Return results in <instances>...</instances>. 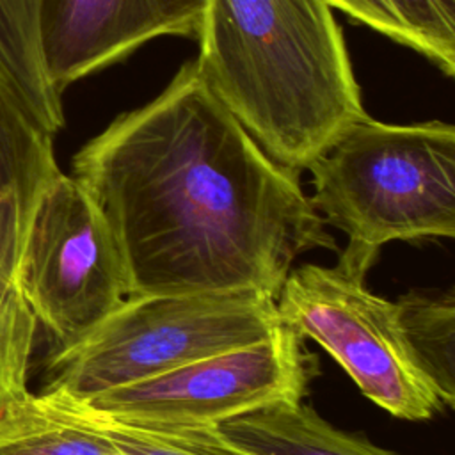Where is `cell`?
<instances>
[{"label": "cell", "mask_w": 455, "mask_h": 455, "mask_svg": "<svg viewBox=\"0 0 455 455\" xmlns=\"http://www.w3.org/2000/svg\"><path fill=\"white\" fill-rule=\"evenodd\" d=\"M12 279L55 347L80 339L128 299L112 233L73 176L60 172L39 197Z\"/></svg>", "instance_id": "cell-7"}, {"label": "cell", "mask_w": 455, "mask_h": 455, "mask_svg": "<svg viewBox=\"0 0 455 455\" xmlns=\"http://www.w3.org/2000/svg\"><path fill=\"white\" fill-rule=\"evenodd\" d=\"M402 331L446 409L455 405V297L411 290L398 297Z\"/></svg>", "instance_id": "cell-14"}, {"label": "cell", "mask_w": 455, "mask_h": 455, "mask_svg": "<svg viewBox=\"0 0 455 455\" xmlns=\"http://www.w3.org/2000/svg\"><path fill=\"white\" fill-rule=\"evenodd\" d=\"M313 208L348 236L339 261L368 274L384 243L455 236V128L350 124L307 167Z\"/></svg>", "instance_id": "cell-3"}, {"label": "cell", "mask_w": 455, "mask_h": 455, "mask_svg": "<svg viewBox=\"0 0 455 455\" xmlns=\"http://www.w3.org/2000/svg\"><path fill=\"white\" fill-rule=\"evenodd\" d=\"M206 0H41L39 30L57 92L158 36L196 39Z\"/></svg>", "instance_id": "cell-8"}, {"label": "cell", "mask_w": 455, "mask_h": 455, "mask_svg": "<svg viewBox=\"0 0 455 455\" xmlns=\"http://www.w3.org/2000/svg\"><path fill=\"white\" fill-rule=\"evenodd\" d=\"M196 39L204 84L290 171L368 116L325 0H206Z\"/></svg>", "instance_id": "cell-2"}, {"label": "cell", "mask_w": 455, "mask_h": 455, "mask_svg": "<svg viewBox=\"0 0 455 455\" xmlns=\"http://www.w3.org/2000/svg\"><path fill=\"white\" fill-rule=\"evenodd\" d=\"M37 320L12 277L0 274V430L25 407Z\"/></svg>", "instance_id": "cell-15"}, {"label": "cell", "mask_w": 455, "mask_h": 455, "mask_svg": "<svg viewBox=\"0 0 455 455\" xmlns=\"http://www.w3.org/2000/svg\"><path fill=\"white\" fill-rule=\"evenodd\" d=\"M213 428L229 444L254 455H396L361 434L332 427L302 402L252 411Z\"/></svg>", "instance_id": "cell-10"}, {"label": "cell", "mask_w": 455, "mask_h": 455, "mask_svg": "<svg viewBox=\"0 0 455 455\" xmlns=\"http://www.w3.org/2000/svg\"><path fill=\"white\" fill-rule=\"evenodd\" d=\"M275 309L281 323L316 341L380 409L407 421L443 412L439 389L412 352L396 304L366 286V274L338 263L290 270Z\"/></svg>", "instance_id": "cell-5"}, {"label": "cell", "mask_w": 455, "mask_h": 455, "mask_svg": "<svg viewBox=\"0 0 455 455\" xmlns=\"http://www.w3.org/2000/svg\"><path fill=\"white\" fill-rule=\"evenodd\" d=\"M71 171L112 233L128 297L275 299L302 252L338 251L299 172L258 146L194 60L84 144Z\"/></svg>", "instance_id": "cell-1"}, {"label": "cell", "mask_w": 455, "mask_h": 455, "mask_svg": "<svg viewBox=\"0 0 455 455\" xmlns=\"http://www.w3.org/2000/svg\"><path fill=\"white\" fill-rule=\"evenodd\" d=\"M316 375V354L281 323L261 341L69 402L132 427H217L265 407L300 403Z\"/></svg>", "instance_id": "cell-6"}, {"label": "cell", "mask_w": 455, "mask_h": 455, "mask_svg": "<svg viewBox=\"0 0 455 455\" xmlns=\"http://www.w3.org/2000/svg\"><path fill=\"white\" fill-rule=\"evenodd\" d=\"M60 172L53 135L0 71V274L14 275L36 204Z\"/></svg>", "instance_id": "cell-9"}, {"label": "cell", "mask_w": 455, "mask_h": 455, "mask_svg": "<svg viewBox=\"0 0 455 455\" xmlns=\"http://www.w3.org/2000/svg\"><path fill=\"white\" fill-rule=\"evenodd\" d=\"M60 400L76 409L82 416H85L100 432H103L117 446V450L123 455H254L224 441L213 427H132L94 414L69 400Z\"/></svg>", "instance_id": "cell-16"}, {"label": "cell", "mask_w": 455, "mask_h": 455, "mask_svg": "<svg viewBox=\"0 0 455 455\" xmlns=\"http://www.w3.org/2000/svg\"><path fill=\"white\" fill-rule=\"evenodd\" d=\"M275 299L256 290L128 297L80 339L55 347L41 389L73 402L268 338Z\"/></svg>", "instance_id": "cell-4"}, {"label": "cell", "mask_w": 455, "mask_h": 455, "mask_svg": "<svg viewBox=\"0 0 455 455\" xmlns=\"http://www.w3.org/2000/svg\"><path fill=\"white\" fill-rule=\"evenodd\" d=\"M0 455H123L85 416L50 393L30 396L0 430Z\"/></svg>", "instance_id": "cell-13"}, {"label": "cell", "mask_w": 455, "mask_h": 455, "mask_svg": "<svg viewBox=\"0 0 455 455\" xmlns=\"http://www.w3.org/2000/svg\"><path fill=\"white\" fill-rule=\"evenodd\" d=\"M329 7L409 46L455 75V0H325Z\"/></svg>", "instance_id": "cell-12"}, {"label": "cell", "mask_w": 455, "mask_h": 455, "mask_svg": "<svg viewBox=\"0 0 455 455\" xmlns=\"http://www.w3.org/2000/svg\"><path fill=\"white\" fill-rule=\"evenodd\" d=\"M39 11L41 0H0V71L30 116L55 137L64 126L62 94L46 73Z\"/></svg>", "instance_id": "cell-11"}]
</instances>
